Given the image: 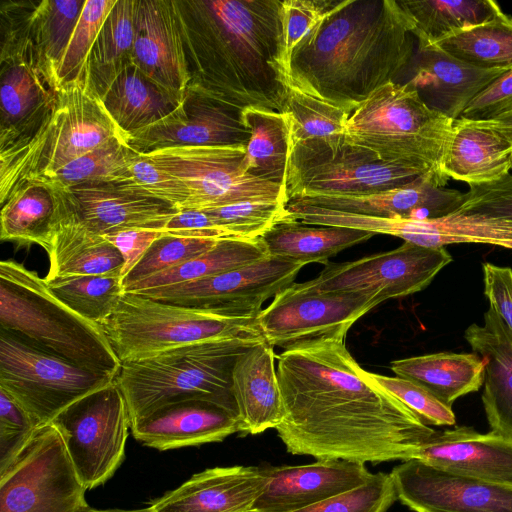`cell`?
Returning <instances> with one entry per match:
<instances>
[{
    "label": "cell",
    "instance_id": "33",
    "mask_svg": "<svg viewBox=\"0 0 512 512\" xmlns=\"http://www.w3.org/2000/svg\"><path fill=\"white\" fill-rule=\"evenodd\" d=\"M390 369L450 407L458 398L478 391L485 380V360L475 352H439L398 359L391 362Z\"/></svg>",
    "mask_w": 512,
    "mask_h": 512
},
{
    "label": "cell",
    "instance_id": "59",
    "mask_svg": "<svg viewBox=\"0 0 512 512\" xmlns=\"http://www.w3.org/2000/svg\"><path fill=\"white\" fill-rule=\"evenodd\" d=\"M77 512H152L151 508L148 506L142 509H134V510H124V509H96L90 507L88 504L82 506Z\"/></svg>",
    "mask_w": 512,
    "mask_h": 512
},
{
    "label": "cell",
    "instance_id": "3",
    "mask_svg": "<svg viewBox=\"0 0 512 512\" xmlns=\"http://www.w3.org/2000/svg\"><path fill=\"white\" fill-rule=\"evenodd\" d=\"M412 36L398 0H342L294 48L287 84L350 114L410 63Z\"/></svg>",
    "mask_w": 512,
    "mask_h": 512
},
{
    "label": "cell",
    "instance_id": "14",
    "mask_svg": "<svg viewBox=\"0 0 512 512\" xmlns=\"http://www.w3.org/2000/svg\"><path fill=\"white\" fill-rule=\"evenodd\" d=\"M380 303L375 295L319 291L310 281L292 283L261 310L257 322L267 343L289 350L344 341L352 325Z\"/></svg>",
    "mask_w": 512,
    "mask_h": 512
},
{
    "label": "cell",
    "instance_id": "45",
    "mask_svg": "<svg viewBox=\"0 0 512 512\" xmlns=\"http://www.w3.org/2000/svg\"><path fill=\"white\" fill-rule=\"evenodd\" d=\"M138 154L126 139L117 137L65 165L51 177L37 182L59 188L92 181L117 182Z\"/></svg>",
    "mask_w": 512,
    "mask_h": 512
},
{
    "label": "cell",
    "instance_id": "42",
    "mask_svg": "<svg viewBox=\"0 0 512 512\" xmlns=\"http://www.w3.org/2000/svg\"><path fill=\"white\" fill-rule=\"evenodd\" d=\"M44 279L61 302L81 317L99 326L116 311L124 294L121 275Z\"/></svg>",
    "mask_w": 512,
    "mask_h": 512
},
{
    "label": "cell",
    "instance_id": "26",
    "mask_svg": "<svg viewBox=\"0 0 512 512\" xmlns=\"http://www.w3.org/2000/svg\"><path fill=\"white\" fill-rule=\"evenodd\" d=\"M133 437L160 451L221 442L239 432L236 414L203 399L166 404L131 423Z\"/></svg>",
    "mask_w": 512,
    "mask_h": 512
},
{
    "label": "cell",
    "instance_id": "52",
    "mask_svg": "<svg viewBox=\"0 0 512 512\" xmlns=\"http://www.w3.org/2000/svg\"><path fill=\"white\" fill-rule=\"evenodd\" d=\"M369 376L416 413L427 425L453 426L456 422L452 407L444 404L421 385L400 377L369 372Z\"/></svg>",
    "mask_w": 512,
    "mask_h": 512
},
{
    "label": "cell",
    "instance_id": "24",
    "mask_svg": "<svg viewBox=\"0 0 512 512\" xmlns=\"http://www.w3.org/2000/svg\"><path fill=\"white\" fill-rule=\"evenodd\" d=\"M417 460L439 470L479 481L512 486V438L459 426L434 432Z\"/></svg>",
    "mask_w": 512,
    "mask_h": 512
},
{
    "label": "cell",
    "instance_id": "23",
    "mask_svg": "<svg viewBox=\"0 0 512 512\" xmlns=\"http://www.w3.org/2000/svg\"><path fill=\"white\" fill-rule=\"evenodd\" d=\"M266 469L269 482L252 512H293L362 486L373 476L365 464L339 459Z\"/></svg>",
    "mask_w": 512,
    "mask_h": 512
},
{
    "label": "cell",
    "instance_id": "37",
    "mask_svg": "<svg viewBox=\"0 0 512 512\" xmlns=\"http://www.w3.org/2000/svg\"><path fill=\"white\" fill-rule=\"evenodd\" d=\"M242 120L250 132L242 169L285 187L290 155V125L285 112L246 108Z\"/></svg>",
    "mask_w": 512,
    "mask_h": 512
},
{
    "label": "cell",
    "instance_id": "60",
    "mask_svg": "<svg viewBox=\"0 0 512 512\" xmlns=\"http://www.w3.org/2000/svg\"><path fill=\"white\" fill-rule=\"evenodd\" d=\"M512 129V109L494 118Z\"/></svg>",
    "mask_w": 512,
    "mask_h": 512
},
{
    "label": "cell",
    "instance_id": "20",
    "mask_svg": "<svg viewBox=\"0 0 512 512\" xmlns=\"http://www.w3.org/2000/svg\"><path fill=\"white\" fill-rule=\"evenodd\" d=\"M132 64L177 103L190 84L174 0H136Z\"/></svg>",
    "mask_w": 512,
    "mask_h": 512
},
{
    "label": "cell",
    "instance_id": "4",
    "mask_svg": "<svg viewBox=\"0 0 512 512\" xmlns=\"http://www.w3.org/2000/svg\"><path fill=\"white\" fill-rule=\"evenodd\" d=\"M264 337L216 339L122 362L115 378L131 423L181 400L203 399L237 415L232 371L237 358Z\"/></svg>",
    "mask_w": 512,
    "mask_h": 512
},
{
    "label": "cell",
    "instance_id": "9",
    "mask_svg": "<svg viewBox=\"0 0 512 512\" xmlns=\"http://www.w3.org/2000/svg\"><path fill=\"white\" fill-rule=\"evenodd\" d=\"M0 154L30 138L53 110L56 73L33 40L24 1L1 5Z\"/></svg>",
    "mask_w": 512,
    "mask_h": 512
},
{
    "label": "cell",
    "instance_id": "50",
    "mask_svg": "<svg viewBox=\"0 0 512 512\" xmlns=\"http://www.w3.org/2000/svg\"><path fill=\"white\" fill-rule=\"evenodd\" d=\"M142 195L184 210L189 200L186 185L139 152L122 178L115 182Z\"/></svg>",
    "mask_w": 512,
    "mask_h": 512
},
{
    "label": "cell",
    "instance_id": "12",
    "mask_svg": "<svg viewBox=\"0 0 512 512\" xmlns=\"http://www.w3.org/2000/svg\"><path fill=\"white\" fill-rule=\"evenodd\" d=\"M50 423L86 490L106 483L123 463L131 420L116 380L74 402Z\"/></svg>",
    "mask_w": 512,
    "mask_h": 512
},
{
    "label": "cell",
    "instance_id": "55",
    "mask_svg": "<svg viewBox=\"0 0 512 512\" xmlns=\"http://www.w3.org/2000/svg\"><path fill=\"white\" fill-rule=\"evenodd\" d=\"M512 109V69L503 73L482 91L460 118L489 120Z\"/></svg>",
    "mask_w": 512,
    "mask_h": 512
},
{
    "label": "cell",
    "instance_id": "30",
    "mask_svg": "<svg viewBox=\"0 0 512 512\" xmlns=\"http://www.w3.org/2000/svg\"><path fill=\"white\" fill-rule=\"evenodd\" d=\"M464 337L485 360L482 403L491 431L512 438V332L489 307L484 324H471Z\"/></svg>",
    "mask_w": 512,
    "mask_h": 512
},
{
    "label": "cell",
    "instance_id": "17",
    "mask_svg": "<svg viewBox=\"0 0 512 512\" xmlns=\"http://www.w3.org/2000/svg\"><path fill=\"white\" fill-rule=\"evenodd\" d=\"M303 266L267 256L208 278L135 294L186 308L259 315L263 303L294 283Z\"/></svg>",
    "mask_w": 512,
    "mask_h": 512
},
{
    "label": "cell",
    "instance_id": "18",
    "mask_svg": "<svg viewBox=\"0 0 512 512\" xmlns=\"http://www.w3.org/2000/svg\"><path fill=\"white\" fill-rule=\"evenodd\" d=\"M390 474L398 500L414 512H512V486L457 476L417 459Z\"/></svg>",
    "mask_w": 512,
    "mask_h": 512
},
{
    "label": "cell",
    "instance_id": "40",
    "mask_svg": "<svg viewBox=\"0 0 512 512\" xmlns=\"http://www.w3.org/2000/svg\"><path fill=\"white\" fill-rule=\"evenodd\" d=\"M269 256L259 239H222L207 252L181 265L144 279L124 291L139 293L160 287L187 283L221 274Z\"/></svg>",
    "mask_w": 512,
    "mask_h": 512
},
{
    "label": "cell",
    "instance_id": "22",
    "mask_svg": "<svg viewBox=\"0 0 512 512\" xmlns=\"http://www.w3.org/2000/svg\"><path fill=\"white\" fill-rule=\"evenodd\" d=\"M448 180L437 173H429L407 185L376 193L317 195L297 198L293 201L364 216L412 220L436 219L457 211L465 201V193L445 188Z\"/></svg>",
    "mask_w": 512,
    "mask_h": 512
},
{
    "label": "cell",
    "instance_id": "39",
    "mask_svg": "<svg viewBox=\"0 0 512 512\" xmlns=\"http://www.w3.org/2000/svg\"><path fill=\"white\" fill-rule=\"evenodd\" d=\"M404 242L430 248L488 244L512 250V220L458 211L436 219H410Z\"/></svg>",
    "mask_w": 512,
    "mask_h": 512
},
{
    "label": "cell",
    "instance_id": "25",
    "mask_svg": "<svg viewBox=\"0 0 512 512\" xmlns=\"http://www.w3.org/2000/svg\"><path fill=\"white\" fill-rule=\"evenodd\" d=\"M269 482L266 467H215L151 501L152 512H252Z\"/></svg>",
    "mask_w": 512,
    "mask_h": 512
},
{
    "label": "cell",
    "instance_id": "53",
    "mask_svg": "<svg viewBox=\"0 0 512 512\" xmlns=\"http://www.w3.org/2000/svg\"><path fill=\"white\" fill-rule=\"evenodd\" d=\"M38 427L31 415L0 388V472L18 455Z\"/></svg>",
    "mask_w": 512,
    "mask_h": 512
},
{
    "label": "cell",
    "instance_id": "6",
    "mask_svg": "<svg viewBox=\"0 0 512 512\" xmlns=\"http://www.w3.org/2000/svg\"><path fill=\"white\" fill-rule=\"evenodd\" d=\"M126 136L92 88L89 73L60 88L57 102L37 131L0 154V202L25 182L43 181L65 165Z\"/></svg>",
    "mask_w": 512,
    "mask_h": 512
},
{
    "label": "cell",
    "instance_id": "48",
    "mask_svg": "<svg viewBox=\"0 0 512 512\" xmlns=\"http://www.w3.org/2000/svg\"><path fill=\"white\" fill-rule=\"evenodd\" d=\"M286 205L281 201L251 200L204 211L234 238L252 240L288 220Z\"/></svg>",
    "mask_w": 512,
    "mask_h": 512
},
{
    "label": "cell",
    "instance_id": "5",
    "mask_svg": "<svg viewBox=\"0 0 512 512\" xmlns=\"http://www.w3.org/2000/svg\"><path fill=\"white\" fill-rule=\"evenodd\" d=\"M0 329L80 367L117 376L121 362L102 328L81 317L44 278L12 260L0 262Z\"/></svg>",
    "mask_w": 512,
    "mask_h": 512
},
{
    "label": "cell",
    "instance_id": "19",
    "mask_svg": "<svg viewBox=\"0 0 512 512\" xmlns=\"http://www.w3.org/2000/svg\"><path fill=\"white\" fill-rule=\"evenodd\" d=\"M242 111L188 88L172 113L129 135L127 143L140 153L179 146L246 145L250 132Z\"/></svg>",
    "mask_w": 512,
    "mask_h": 512
},
{
    "label": "cell",
    "instance_id": "15",
    "mask_svg": "<svg viewBox=\"0 0 512 512\" xmlns=\"http://www.w3.org/2000/svg\"><path fill=\"white\" fill-rule=\"evenodd\" d=\"M429 173L436 172L385 163L370 151L344 142L336 152L290 154L285 192L288 201L369 194L407 185Z\"/></svg>",
    "mask_w": 512,
    "mask_h": 512
},
{
    "label": "cell",
    "instance_id": "10",
    "mask_svg": "<svg viewBox=\"0 0 512 512\" xmlns=\"http://www.w3.org/2000/svg\"><path fill=\"white\" fill-rule=\"evenodd\" d=\"M115 376L80 367L0 329V388L40 427L64 409L115 381Z\"/></svg>",
    "mask_w": 512,
    "mask_h": 512
},
{
    "label": "cell",
    "instance_id": "41",
    "mask_svg": "<svg viewBox=\"0 0 512 512\" xmlns=\"http://www.w3.org/2000/svg\"><path fill=\"white\" fill-rule=\"evenodd\" d=\"M434 46L476 68L509 71L512 69V17L501 12Z\"/></svg>",
    "mask_w": 512,
    "mask_h": 512
},
{
    "label": "cell",
    "instance_id": "1",
    "mask_svg": "<svg viewBox=\"0 0 512 512\" xmlns=\"http://www.w3.org/2000/svg\"><path fill=\"white\" fill-rule=\"evenodd\" d=\"M286 450L317 460L380 463L416 459L434 432L360 367L343 340H323L278 356Z\"/></svg>",
    "mask_w": 512,
    "mask_h": 512
},
{
    "label": "cell",
    "instance_id": "47",
    "mask_svg": "<svg viewBox=\"0 0 512 512\" xmlns=\"http://www.w3.org/2000/svg\"><path fill=\"white\" fill-rule=\"evenodd\" d=\"M220 240L163 234L122 278L123 292L132 285L175 268L212 249Z\"/></svg>",
    "mask_w": 512,
    "mask_h": 512
},
{
    "label": "cell",
    "instance_id": "56",
    "mask_svg": "<svg viewBox=\"0 0 512 512\" xmlns=\"http://www.w3.org/2000/svg\"><path fill=\"white\" fill-rule=\"evenodd\" d=\"M482 270L484 295L489 307L512 332V268L484 262Z\"/></svg>",
    "mask_w": 512,
    "mask_h": 512
},
{
    "label": "cell",
    "instance_id": "28",
    "mask_svg": "<svg viewBox=\"0 0 512 512\" xmlns=\"http://www.w3.org/2000/svg\"><path fill=\"white\" fill-rule=\"evenodd\" d=\"M505 72L476 68L431 46L419 50L414 76L408 84L430 109L456 121L470 103Z\"/></svg>",
    "mask_w": 512,
    "mask_h": 512
},
{
    "label": "cell",
    "instance_id": "49",
    "mask_svg": "<svg viewBox=\"0 0 512 512\" xmlns=\"http://www.w3.org/2000/svg\"><path fill=\"white\" fill-rule=\"evenodd\" d=\"M390 473H376L353 490L293 512H388L397 500Z\"/></svg>",
    "mask_w": 512,
    "mask_h": 512
},
{
    "label": "cell",
    "instance_id": "51",
    "mask_svg": "<svg viewBox=\"0 0 512 512\" xmlns=\"http://www.w3.org/2000/svg\"><path fill=\"white\" fill-rule=\"evenodd\" d=\"M342 0H283L281 64L286 78L294 48L322 20L333 12Z\"/></svg>",
    "mask_w": 512,
    "mask_h": 512
},
{
    "label": "cell",
    "instance_id": "57",
    "mask_svg": "<svg viewBox=\"0 0 512 512\" xmlns=\"http://www.w3.org/2000/svg\"><path fill=\"white\" fill-rule=\"evenodd\" d=\"M163 234L207 239H236L204 210L185 209L174 215L162 230Z\"/></svg>",
    "mask_w": 512,
    "mask_h": 512
},
{
    "label": "cell",
    "instance_id": "34",
    "mask_svg": "<svg viewBox=\"0 0 512 512\" xmlns=\"http://www.w3.org/2000/svg\"><path fill=\"white\" fill-rule=\"evenodd\" d=\"M0 239L49 250L60 213V192L45 182H25L1 204Z\"/></svg>",
    "mask_w": 512,
    "mask_h": 512
},
{
    "label": "cell",
    "instance_id": "8",
    "mask_svg": "<svg viewBox=\"0 0 512 512\" xmlns=\"http://www.w3.org/2000/svg\"><path fill=\"white\" fill-rule=\"evenodd\" d=\"M257 318L124 293L116 311L100 327L122 363L204 341L263 337Z\"/></svg>",
    "mask_w": 512,
    "mask_h": 512
},
{
    "label": "cell",
    "instance_id": "43",
    "mask_svg": "<svg viewBox=\"0 0 512 512\" xmlns=\"http://www.w3.org/2000/svg\"><path fill=\"white\" fill-rule=\"evenodd\" d=\"M85 2L86 0L24 1L29 32L55 73Z\"/></svg>",
    "mask_w": 512,
    "mask_h": 512
},
{
    "label": "cell",
    "instance_id": "21",
    "mask_svg": "<svg viewBox=\"0 0 512 512\" xmlns=\"http://www.w3.org/2000/svg\"><path fill=\"white\" fill-rule=\"evenodd\" d=\"M60 189L75 217L102 236L128 229L162 231L180 211L115 182L92 181Z\"/></svg>",
    "mask_w": 512,
    "mask_h": 512
},
{
    "label": "cell",
    "instance_id": "2",
    "mask_svg": "<svg viewBox=\"0 0 512 512\" xmlns=\"http://www.w3.org/2000/svg\"><path fill=\"white\" fill-rule=\"evenodd\" d=\"M283 0H174L190 89L244 110L284 112Z\"/></svg>",
    "mask_w": 512,
    "mask_h": 512
},
{
    "label": "cell",
    "instance_id": "46",
    "mask_svg": "<svg viewBox=\"0 0 512 512\" xmlns=\"http://www.w3.org/2000/svg\"><path fill=\"white\" fill-rule=\"evenodd\" d=\"M115 3L116 0H86L57 68L60 88L89 73L88 61L92 47Z\"/></svg>",
    "mask_w": 512,
    "mask_h": 512
},
{
    "label": "cell",
    "instance_id": "58",
    "mask_svg": "<svg viewBox=\"0 0 512 512\" xmlns=\"http://www.w3.org/2000/svg\"><path fill=\"white\" fill-rule=\"evenodd\" d=\"M163 235L151 229H128L105 236L121 252L125 266L122 278L135 266L150 245Z\"/></svg>",
    "mask_w": 512,
    "mask_h": 512
},
{
    "label": "cell",
    "instance_id": "7",
    "mask_svg": "<svg viewBox=\"0 0 512 512\" xmlns=\"http://www.w3.org/2000/svg\"><path fill=\"white\" fill-rule=\"evenodd\" d=\"M453 124L430 109L408 83L391 81L349 114L344 142L370 151L385 163L446 177L441 166Z\"/></svg>",
    "mask_w": 512,
    "mask_h": 512
},
{
    "label": "cell",
    "instance_id": "32",
    "mask_svg": "<svg viewBox=\"0 0 512 512\" xmlns=\"http://www.w3.org/2000/svg\"><path fill=\"white\" fill-rule=\"evenodd\" d=\"M90 84L126 138L166 118L180 104L147 79L132 62Z\"/></svg>",
    "mask_w": 512,
    "mask_h": 512
},
{
    "label": "cell",
    "instance_id": "31",
    "mask_svg": "<svg viewBox=\"0 0 512 512\" xmlns=\"http://www.w3.org/2000/svg\"><path fill=\"white\" fill-rule=\"evenodd\" d=\"M58 189L60 213L47 251L50 266L45 278L122 276L125 261L121 252L105 236L91 231L78 220L68 207L62 190Z\"/></svg>",
    "mask_w": 512,
    "mask_h": 512
},
{
    "label": "cell",
    "instance_id": "35",
    "mask_svg": "<svg viewBox=\"0 0 512 512\" xmlns=\"http://www.w3.org/2000/svg\"><path fill=\"white\" fill-rule=\"evenodd\" d=\"M376 234L359 229L304 224L286 220L274 225L260 239L269 256L302 263H324L342 250Z\"/></svg>",
    "mask_w": 512,
    "mask_h": 512
},
{
    "label": "cell",
    "instance_id": "27",
    "mask_svg": "<svg viewBox=\"0 0 512 512\" xmlns=\"http://www.w3.org/2000/svg\"><path fill=\"white\" fill-rule=\"evenodd\" d=\"M512 170V129L496 119L454 121L441 171L469 186L498 181Z\"/></svg>",
    "mask_w": 512,
    "mask_h": 512
},
{
    "label": "cell",
    "instance_id": "13",
    "mask_svg": "<svg viewBox=\"0 0 512 512\" xmlns=\"http://www.w3.org/2000/svg\"><path fill=\"white\" fill-rule=\"evenodd\" d=\"M245 146H179L142 154L186 185L185 209L209 210L251 200L288 203L285 187L243 171Z\"/></svg>",
    "mask_w": 512,
    "mask_h": 512
},
{
    "label": "cell",
    "instance_id": "16",
    "mask_svg": "<svg viewBox=\"0 0 512 512\" xmlns=\"http://www.w3.org/2000/svg\"><path fill=\"white\" fill-rule=\"evenodd\" d=\"M451 261L445 247L404 242L393 250L354 261L327 262L319 275L309 281L319 291L375 295L384 302L425 289Z\"/></svg>",
    "mask_w": 512,
    "mask_h": 512
},
{
    "label": "cell",
    "instance_id": "38",
    "mask_svg": "<svg viewBox=\"0 0 512 512\" xmlns=\"http://www.w3.org/2000/svg\"><path fill=\"white\" fill-rule=\"evenodd\" d=\"M284 112L290 125V154L336 152L344 144L349 113L288 85Z\"/></svg>",
    "mask_w": 512,
    "mask_h": 512
},
{
    "label": "cell",
    "instance_id": "11",
    "mask_svg": "<svg viewBox=\"0 0 512 512\" xmlns=\"http://www.w3.org/2000/svg\"><path fill=\"white\" fill-rule=\"evenodd\" d=\"M63 439L51 423L0 472V512H77L87 504Z\"/></svg>",
    "mask_w": 512,
    "mask_h": 512
},
{
    "label": "cell",
    "instance_id": "36",
    "mask_svg": "<svg viewBox=\"0 0 512 512\" xmlns=\"http://www.w3.org/2000/svg\"><path fill=\"white\" fill-rule=\"evenodd\" d=\"M411 23V32L423 50L466 28L484 23L502 12L493 0H398Z\"/></svg>",
    "mask_w": 512,
    "mask_h": 512
},
{
    "label": "cell",
    "instance_id": "44",
    "mask_svg": "<svg viewBox=\"0 0 512 512\" xmlns=\"http://www.w3.org/2000/svg\"><path fill=\"white\" fill-rule=\"evenodd\" d=\"M135 16L136 0H116L90 53V79L107 76L131 62Z\"/></svg>",
    "mask_w": 512,
    "mask_h": 512
},
{
    "label": "cell",
    "instance_id": "29",
    "mask_svg": "<svg viewBox=\"0 0 512 512\" xmlns=\"http://www.w3.org/2000/svg\"><path fill=\"white\" fill-rule=\"evenodd\" d=\"M275 357L265 340L243 352L234 364L232 393L242 436L276 429L284 419Z\"/></svg>",
    "mask_w": 512,
    "mask_h": 512
},
{
    "label": "cell",
    "instance_id": "54",
    "mask_svg": "<svg viewBox=\"0 0 512 512\" xmlns=\"http://www.w3.org/2000/svg\"><path fill=\"white\" fill-rule=\"evenodd\" d=\"M465 201L457 210L512 220V175L481 185L470 186Z\"/></svg>",
    "mask_w": 512,
    "mask_h": 512
}]
</instances>
